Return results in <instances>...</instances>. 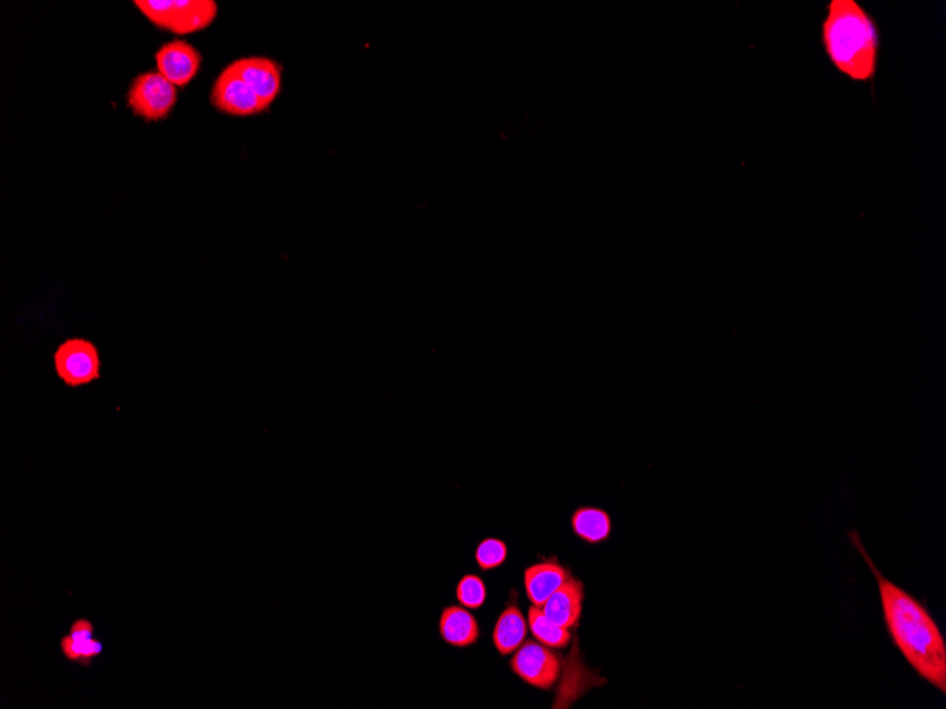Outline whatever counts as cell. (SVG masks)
<instances>
[{
  "instance_id": "cell-1",
  "label": "cell",
  "mask_w": 946,
  "mask_h": 709,
  "mask_svg": "<svg viewBox=\"0 0 946 709\" xmlns=\"http://www.w3.org/2000/svg\"><path fill=\"white\" fill-rule=\"evenodd\" d=\"M850 541L872 569L891 642L924 681L946 694V642L937 621L924 603L884 577L858 533H850Z\"/></svg>"
},
{
  "instance_id": "cell-2",
  "label": "cell",
  "mask_w": 946,
  "mask_h": 709,
  "mask_svg": "<svg viewBox=\"0 0 946 709\" xmlns=\"http://www.w3.org/2000/svg\"><path fill=\"white\" fill-rule=\"evenodd\" d=\"M820 42L836 72L854 83L873 82L880 58V32L872 14L855 0H830Z\"/></svg>"
},
{
  "instance_id": "cell-3",
  "label": "cell",
  "mask_w": 946,
  "mask_h": 709,
  "mask_svg": "<svg viewBox=\"0 0 946 709\" xmlns=\"http://www.w3.org/2000/svg\"><path fill=\"white\" fill-rule=\"evenodd\" d=\"M134 4L155 26L177 34L209 28L219 10L212 0H137Z\"/></svg>"
},
{
  "instance_id": "cell-4",
  "label": "cell",
  "mask_w": 946,
  "mask_h": 709,
  "mask_svg": "<svg viewBox=\"0 0 946 709\" xmlns=\"http://www.w3.org/2000/svg\"><path fill=\"white\" fill-rule=\"evenodd\" d=\"M53 364L60 382L68 388L89 386L102 378V357L88 339L72 337L59 344Z\"/></svg>"
},
{
  "instance_id": "cell-5",
  "label": "cell",
  "mask_w": 946,
  "mask_h": 709,
  "mask_svg": "<svg viewBox=\"0 0 946 709\" xmlns=\"http://www.w3.org/2000/svg\"><path fill=\"white\" fill-rule=\"evenodd\" d=\"M177 101V87L157 72L145 73L135 78L128 93V107L145 121L167 118Z\"/></svg>"
},
{
  "instance_id": "cell-6",
  "label": "cell",
  "mask_w": 946,
  "mask_h": 709,
  "mask_svg": "<svg viewBox=\"0 0 946 709\" xmlns=\"http://www.w3.org/2000/svg\"><path fill=\"white\" fill-rule=\"evenodd\" d=\"M510 667L515 676L522 678L529 686L550 690L557 683L562 673V663L557 654L544 644L528 641L520 644L515 651Z\"/></svg>"
},
{
  "instance_id": "cell-7",
  "label": "cell",
  "mask_w": 946,
  "mask_h": 709,
  "mask_svg": "<svg viewBox=\"0 0 946 709\" xmlns=\"http://www.w3.org/2000/svg\"><path fill=\"white\" fill-rule=\"evenodd\" d=\"M212 103L219 111L238 118L253 117L268 109L253 88L228 66L214 83Z\"/></svg>"
},
{
  "instance_id": "cell-8",
  "label": "cell",
  "mask_w": 946,
  "mask_h": 709,
  "mask_svg": "<svg viewBox=\"0 0 946 709\" xmlns=\"http://www.w3.org/2000/svg\"><path fill=\"white\" fill-rule=\"evenodd\" d=\"M228 67L253 88V92L268 108L281 93L283 67L272 58H240L235 60Z\"/></svg>"
},
{
  "instance_id": "cell-9",
  "label": "cell",
  "mask_w": 946,
  "mask_h": 709,
  "mask_svg": "<svg viewBox=\"0 0 946 709\" xmlns=\"http://www.w3.org/2000/svg\"><path fill=\"white\" fill-rule=\"evenodd\" d=\"M155 58H157L158 73L174 87H187L198 76L202 66V54L184 40H174L164 44Z\"/></svg>"
},
{
  "instance_id": "cell-10",
  "label": "cell",
  "mask_w": 946,
  "mask_h": 709,
  "mask_svg": "<svg viewBox=\"0 0 946 709\" xmlns=\"http://www.w3.org/2000/svg\"><path fill=\"white\" fill-rule=\"evenodd\" d=\"M583 602V583L578 579L568 578L545 601L542 611L550 621L570 631V629L577 626L580 617H582Z\"/></svg>"
},
{
  "instance_id": "cell-11",
  "label": "cell",
  "mask_w": 946,
  "mask_h": 709,
  "mask_svg": "<svg viewBox=\"0 0 946 709\" xmlns=\"http://www.w3.org/2000/svg\"><path fill=\"white\" fill-rule=\"evenodd\" d=\"M60 648L64 658L70 663H78L84 667L92 666L95 658L102 656L104 644L94 637V624L88 619H77L70 626L66 636L62 637Z\"/></svg>"
},
{
  "instance_id": "cell-12",
  "label": "cell",
  "mask_w": 946,
  "mask_h": 709,
  "mask_svg": "<svg viewBox=\"0 0 946 709\" xmlns=\"http://www.w3.org/2000/svg\"><path fill=\"white\" fill-rule=\"evenodd\" d=\"M570 578L567 569L555 559L525 569L524 587L529 601L542 608L550 597Z\"/></svg>"
},
{
  "instance_id": "cell-13",
  "label": "cell",
  "mask_w": 946,
  "mask_h": 709,
  "mask_svg": "<svg viewBox=\"0 0 946 709\" xmlns=\"http://www.w3.org/2000/svg\"><path fill=\"white\" fill-rule=\"evenodd\" d=\"M439 633L450 646L469 647L478 642L479 624L472 613L464 608L449 606L440 615Z\"/></svg>"
},
{
  "instance_id": "cell-14",
  "label": "cell",
  "mask_w": 946,
  "mask_h": 709,
  "mask_svg": "<svg viewBox=\"0 0 946 709\" xmlns=\"http://www.w3.org/2000/svg\"><path fill=\"white\" fill-rule=\"evenodd\" d=\"M528 633V622L518 606H508L499 616L493 631V644L502 656L518 651Z\"/></svg>"
},
{
  "instance_id": "cell-15",
  "label": "cell",
  "mask_w": 946,
  "mask_h": 709,
  "mask_svg": "<svg viewBox=\"0 0 946 709\" xmlns=\"http://www.w3.org/2000/svg\"><path fill=\"white\" fill-rule=\"evenodd\" d=\"M573 530L584 541L603 543L613 531L609 514L595 507H582L573 514Z\"/></svg>"
},
{
  "instance_id": "cell-16",
  "label": "cell",
  "mask_w": 946,
  "mask_h": 709,
  "mask_svg": "<svg viewBox=\"0 0 946 709\" xmlns=\"http://www.w3.org/2000/svg\"><path fill=\"white\" fill-rule=\"evenodd\" d=\"M529 624L533 636L540 643L544 644V646L565 648L572 642V634H570L568 629L559 626V624L550 621L544 615L542 608L534 605L529 608Z\"/></svg>"
},
{
  "instance_id": "cell-17",
  "label": "cell",
  "mask_w": 946,
  "mask_h": 709,
  "mask_svg": "<svg viewBox=\"0 0 946 709\" xmlns=\"http://www.w3.org/2000/svg\"><path fill=\"white\" fill-rule=\"evenodd\" d=\"M487 586L482 579L477 576H467L460 579L457 588V599L460 605L479 609L487 602Z\"/></svg>"
},
{
  "instance_id": "cell-18",
  "label": "cell",
  "mask_w": 946,
  "mask_h": 709,
  "mask_svg": "<svg viewBox=\"0 0 946 709\" xmlns=\"http://www.w3.org/2000/svg\"><path fill=\"white\" fill-rule=\"evenodd\" d=\"M508 558V546L498 538H488L479 544L477 562L482 571H492L502 566Z\"/></svg>"
}]
</instances>
